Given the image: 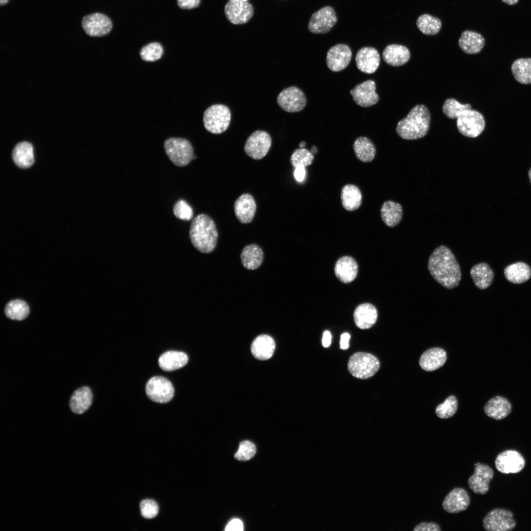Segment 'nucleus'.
I'll list each match as a JSON object with an SVG mask.
<instances>
[{
	"label": "nucleus",
	"mask_w": 531,
	"mask_h": 531,
	"mask_svg": "<svg viewBox=\"0 0 531 531\" xmlns=\"http://www.w3.org/2000/svg\"><path fill=\"white\" fill-rule=\"evenodd\" d=\"M428 269L434 280L446 289L457 287L461 281L459 264L446 246L440 245L432 252L428 259Z\"/></svg>",
	"instance_id": "1"
},
{
	"label": "nucleus",
	"mask_w": 531,
	"mask_h": 531,
	"mask_svg": "<svg viewBox=\"0 0 531 531\" xmlns=\"http://www.w3.org/2000/svg\"><path fill=\"white\" fill-rule=\"evenodd\" d=\"M189 235L192 245L202 253H210L216 246L218 233L215 224L206 214H198L193 219Z\"/></svg>",
	"instance_id": "2"
},
{
	"label": "nucleus",
	"mask_w": 531,
	"mask_h": 531,
	"mask_svg": "<svg viewBox=\"0 0 531 531\" xmlns=\"http://www.w3.org/2000/svg\"><path fill=\"white\" fill-rule=\"evenodd\" d=\"M431 115L423 105L413 107L406 117L400 120L396 128L398 135L405 140H416L424 137L428 133Z\"/></svg>",
	"instance_id": "3"
},
{
	"label": "nucleus",
	"mask_w": 531,
	"mask_h": 531,
	"mask_svg": "<svg viewBox=\"0 0 531 531\" xmlns=\"http://www.w3.org/2000/svg\"><path fill=\"white\" fill-rule=\"evenodd\" d=\"M165 151L170 160L177 167H184L196 158L190 142L182 138L171 137L164 144Z\"/></svg>",
	"instance_id": "4"
},
{
	"label": "nucleus",
	"mask_w": 531,
	"mask_h": 531,
	"mask_svg": "<svg viewBox=\"0 0 531 531\" xmlns=\"http://www.w3.org/2000/svg\"><path fill=\"white\" fill-rule=\"evenodd\" d=\"M380 363L373 354L357 352L353 354L348 362V369L351 375L360 379H367L374 376L379 370Z\"/></svg>",
	"instance_id": "5"
},
{
	"label": "nucleus",
	"mask_w": 531,
	"mask_h": 531,
	"mask_svg": "<svg viewBox=\"0 0 531 531\" xmlns=\"http://www.w3.org/2000/svg\"><path fill=\"white\" fill-rule=\"evenodd\" d=\"M231 118L230 111L226 106L222 104L213 105L204 112V126L210 133L220 134L228 128Z\"/></svg>",
	"instance_id": "6"
},
{
	"label": "nucleus",
	"mask_w": 531,
	"mask_h": 531,
	"mask_svg": "<svg viewBox=\"0 0 531 531\" xmlns=\"http://www.w3.org/2000/svg\"><path fill=\"white\" fill-rule=\"evenodd\" d=\"M457 127L463 135L475 138L481 134L485 128V120L482 115L474 110L463 111L457 118Z\"/></svg>",
	"instance_id": "7"
},
{
	"label": "nucleus",
	"mask_w": 531,
	"mask_h": 531,
	"mask_svg": "<svg viewBox=\"0 0 531 531\" xmlns=\"http://www.w3.org/2000/svg\"><path fill=\"white\" fill-rule=\"evenodd\" d=\"M516 525L512 512L502 508L492 510L483 519V526L488 531H511Z\"/></svg>",
	"instance_id": "8"
},
{
	"label": "nucleus",
	"mask_w": 531,
	"mask_h": 531,
	"mask_svg": "<svg viewBox=\"0 0 531 531\" xmlns=\"http://www.w3.org/2000/svg\"><path fill=\"white\" fill-rule=\"evenodd\" d=\"M146 392L151 400L159 403L170 401L174 395V387L171 382L161 376L150 379L147 383Z\"/></svg>",
	"instance_id": "9"
},
{
	"label": "nucleus",
	"mask_w": 531,
	"mask_h": 531,
	"mask_svg": "<svg viewBox=\"0 0 531 531\" xmlns=\"http://www.w3.org/2000/svg\"><path fill=\"white\" fill-rule=\"evenodd\" d=\"M271 145V139L269 134L265 131L257 130L247 138L244 151L252 159L260 160L266 155Z\"/></svg>",
	"instance_id": "10"
},
{
	"label": "nucleus",
	"mask_w": 531,
	"mask_h": 531,
	"mask_svg": "<svg viewBox=\"0 0 531 531\" xmlns=\"http://www.w3.org/2000/svg\"><path fill=\"white\" fill-rule=\"evenodd\" d=\"M277 101L280 108L290 113L300 112L306 104L304 93L300 88L295 86L282 90L277 96Z\"/></svg>",
	"instance_id": "11"
},
{
	"label": "nucleus",
	"mask_w": 531,
	"mask_h": 531,
	"mask_svg": "<svg viewBox=\"0 0 531 531\" xmlns=\"http://www.w3.org/2000/svg\"><path fill=\"white\" fill-rule=\"evenodd\" d=\"M337 20L336 14L333 8L325 6L312 15L308 28L314 33H325L330 30Z\"/></svg>",
	"instance_id": "12"
},
{
	"label": "nucleus",
	"mask_w": 531,
	"mask_h": 531,
	"mask_svg": "<svg viewBox=\"0 0 531 531\" xmlns=\"http://www.w3.org/2000/svg\"><path fill=\"white\" fill-rule=\"evenodd\" d=\"M82 26L88 35L99 37L108 34L111 31L113 25L108 16L101 13H94L83 17Z\"/></svg>",
	"instance_id": "13"
},
{
	"label": "nucleus",
	"mask_w": 531,
	"mask_h": 531,
	"mask_svg": "<svg viewBox=\"0 0 531 531\" xmlns=\"http://www.w3.org/2000/svg\"><path fill=\"white\" fill-rule=\"evenodd\" d=\"M495 464L497 470L501 473H517L524 468L525 460L519 452L507 450L498 455Z\"/></svg>",
	"instance_id": "14"
},
{
	"label": "nucleus",
	"mask_w": 531,
	"mask_h": 531,
	"mask_svg": "<svg viewBox=\"0 0 531 531\" xmlns=\"http://www.w3.org/2000/svg\"><path fill=\"white\" fill-rule=\"evenodd\" d=\"M474 473L468 479L469 488L475 494L484 495L489 489V484L494 476L492 469L479 462L474 464Z\"/></svg>",
	"instance_id": "15"
},
{
	"label": "nucleus",
	"mask_w": 531,
	"mask_h": 531,
	"mask_svg": "<svg viewBox=\"0 0 531 531\" xmlns=\"http://www.w3.org/2000/svg\"><path fill=\"white\" fill-rule=\"evenodd\" d=\"M227 19L232 24H244L250 20L254 13V9L248 1L229 0L224 7Z\"/></svg>",
	"instance_id": "16"
},
{
	"label": "nucleus",
	"mask_w": 531,
	"mask_h": 531,
	"mask_svg": "<svg viewBox=\"0 0 531 531\" xmlns=\"http://www.w3.org/2000/svg\"><path fill=\"white\" fill-rule=\"evenodd\" d=\"M376 84L368 80L357 85L350 90V94L355 103L362 107H369L377 103L379 100L376 92Z\"/></svg>",
	"instance_id": "17"
},
{
	"label": "nucleus",
	"mask_w": 531,
	"mask_h": 531,
	"mask_svg": "<svg viewBox=\"0 0 531 531\" xmlns=\"http://www.w3.org/2000/svg\"><path fill=\"white\" fill-rule=\"evenodd\" d=\"M352 55L351 50L348 45L337 44L328 50L326 58V65L332 71H340L348 65Z\"/></svg>",
	"instance_id": "18"
},
{
	"label": "nucleus",
	"mask_w": 531,
	"mask_h": 531,
	"mask_svg": "<svg viewBox=\"0 0 531 531\" xmlns=\"http://www.w3.org/2000/svg\"><path fill=\"white\" fill-rule=\"evenodd\" d=\"M470 503V498L467 491L462 488H455L445 497L442 507L446 512L457 513L465 510Z\"/></svg>",
	"instance_id": "19"
},
{
	"label": "nucleus",
	"mask_w": 531,
	"mask_h": 531,
	"mask_svg": "<svg viewBox=\"0 0 531 531\" xmlns=\"http://www.w3.org/2000/svg\"><path fill=\"white\" fill-rule=\"evenodd\" d=\"M357 68L366 74H372L378 69L380 62V56L378 51L371 47L360 49L355 58Z\"/></svg>",
	"instance_id": "20"
},
{
	"label": "nucleus",
	"mask_w": 531,
	"mask_h": 531,
	"mask_svg": "<svg viewBox=\"0 0 531 531\" xmlns=\"http://www.w3.org/2000/svg\"><path fill=\"white\" fill-rule=\"evenodd\" d=\"M512 408L511 403L506 398L497 395L487 401L484 406V412L488 417L500 420L510 414Z\"/></svg>",
	"instance_id": "21"
},
{
	"label": "nucleus",
	"mask_w": 531,
	"mask_h": 531,
	"mask_svg": "<svg viewBox=\"0 0 531 531\" xmlns=\"http://www.w3.org/2000/svg\"><path fill=\"white\" fill-rule=\"evenodd\" d=\"M234 210L240 222L243 224L250 223L256 210V204L253 196L248 193L240 196L235 202Z\"/></svg>",
	"instance_id": "22"
},
{
	"label": "nucleus",
	"mask_w": 531,
	"mask_h": 531,
	"mask_svg": "<svg viewBox=\"0 0 531 531\" xmlns=\"http://www.w3.org/2000/svg\"><path fill=\"white\" fill-rule=\"evenodd\" d=\"M447 359L446 352L439 347L432 348L424 352L420 357V367L425 371L436 370L445 363Z\"/></svg>",
	"instance_id": "23"
},
{
	"label": "nucleus",
	"mask_w": 531,
	"mask_h": 531,
	"mask_svg": "<svg viewBox=\"0 0 531 531\" xmlns=\"http://www.w3.org/2000/svg\"><path fill=\"white\" fill-rule=\"evenodd\" d=\"M410 52L405 46L399 44H390L384 50L383 57L388 65L399 66L406 63L410 58Z\"/></svg>",
	"instance_id": "24"
},
{
	"label": "nucleus",
	"mask_w": 531,
	"mask_h": 531,
	"mask_svg": "<svg viewBox=\"0 0 531 531\" xmlns=\"http://www.w3.org/2000/svg\"><path fill=\"white\" fill-rule=\"evenodd\" d=\"M378 313L375 306L370 303L358 305L354 313L355 325L362 329L371 327L377 321Z\"/></svg>",
	"instance_id": "25"
},
{
	"label": "nucleus",
	"mask_w": 531,
	"mask_h": 531,
	"mask_svg": "<svg viewBox=\"0 0 531 531\" xmlns=\"http://www.w3.org/2000/svg\"><path fill=\"white\" fill-rule=\"evenodd\" d=\"M275 348V344L273 339L269 335L262 334L253 340L251 351L256 358L265 360L272 356Z\"/></svg>",
	"instance_id": "26"
},
{
	"label": "nucleus",
	"mask_w": 531,
	"mask_h": 531,
	"mask_svg": "<svg viewBox=\"0 0 531 531\" xmlns=\"http://www.w3.org/2000/svg\"><path fill=\"white\" fill-rule=\"evenodd\" d=\"M461 49L468 54L479 53L485 45L484 37L478 32L467 30L464 31L458 40Z\"/></svg>",
	"instance_id": "27"
},
{
	"label": "nucleus",
	"mask_w": 531,
	"mask_h": 531,
	"mask_svg": "<svg viewBox=\"0 0 531 531\" xmlns=\"http://www.w3.org/2000/svg\"><path fill=\"white\" fill-rule=\"evenodd\" d=\"M334 270L336 277L341 282L348 283L353 281L356 277L358 266L353 258L344 256L337 261Z\"/></svg>",
	"instance_id": "28"
},
{
	"label": "nucleus",
	"mask_w": 531,
	"mask_h": 531,
	"mask_svg": "<svg viewBox=\"0 0 531 531\" xmlns=\"http://www.w3.org/2000/svg\"><path fill=\"white\" fill-rule=\"evenodd\" d=\"M470 275L475 286L480 290L488 288L494 278L493 271L486 263L474 265L470 270Z\"/></svg>",
	"instance_id": "29"
},
{
	"label": "nucleus",
	"mask_w": 531,
	"mask_h": 531,
	"mask_svg": "<svg viewBox=\"0 0 531 531\" xmlns=\"http://www.w3.org/2000/svg\"><path fill=\"white\" fill-rule=\"evenodd\" d=\"M92 392L88 386H82L76 389L69 400V407L75 413L82 414L85 412L91 404Z\"/></svg>",
	"instance_id": "30"
},
{
	"label": "nucleus",
	"mask_w": 531,
	"mask_h": 531,
	"mask_svg": "<svg viewBox=\"0 0 531 531\" xmlns=\"http://www.w3.org/2000/svg\"><path fill=\"white\" fill-rule=\"evenodd\" d=\"M33 151V146L30 143L24 141L18 143L13 148L12 152L14 162L21 168L30 167L34 161Z\"/></svg>",
	"instance_id": "31"
},
{
	"label": "nucleus",
	"mask_w": 531,
	"mask_h": 531,
	"mask_svg": "<svg viewBox=\"0 0 531 531\" xmlns=\"http://www.w3.org/2000/svg\"><path fill=\"white\" fill-rule=\"evenodd\" d=\"M187 355L182 352L170 351L163 354L159 358L160 367L165 371H172L182 368L187 363Z\"/></svg>",
	"instance_id": "32"
},
{
	"label": "nucleus",
	"mask_w": 531,
	"mask_h": 531,
	"mask_svg": "<svg viewBox=\"0 0 531 531\" xmlns=\"http://www.w3.org/2000/svg\"><path fill=\"white\" fill-rule=\"evenodd\" d=\"M381 216L384 223L389 227H394L401 222L403 216L402 206L392 201L384 202L381 208Z\"/></svg>",
	"instance_id": "33"
},
{
	"label": "nucleus",
	"mask_w": 531,
	"mask_h": 531,
	"mask_svg": "<svg viewBox=\"0 0 531 531\" xmlns=\"http://www.w3.org/2000/svg\"><path fill=\"white\" fill-rule=\"evenodd\" d=\"M341 199L344 208L352 211L360 206L362 196L358 187L354 184H348L345 185L341 190Z\"/></svg>",
	"instance_id": "34"
},
{
	"label": "nucleus",
	"mask_w": 531,
	"mask_h": 531,
	"mask_svg": "<svg viewBox=\"0 0 531 531\" xmlns=\"http://www.w3.org/2000/svg\"><path fill=\"white\" fill-rule=\"evenodd\" d=\"M504 274L509 282L519 284L529 280L531 276V269L525 263L517 262L507 266L504 270Z\"/></svg>",
	"instance_id": "35"
},
{
	"label": "nucleus",
	"mask_w": 531,
	"mask_h": 531,
	"mask_svg": "<svg viewBox=\"0 0 531 531\" xmlns=\"http://www.w3.org/2000/svg\"><path fill=\"white\" fill-rule=\"evenodd\" d=\"M240 258L243 266L250 270L258 268L262 264L264 253L262 249L257 245L251 244L244 247Z\"/></svg>",
	"instance_id": "36"
},
{
	"label": "nucleus",
	"mask_w": 531,
	"mask_h": 531,
	"mask_svg": "<svg viewBox=\"0 0 531 531\" xmlns=\"http://www.w3.org/2000/svg\"><path fill=\"white\" fill-rule=\"evenodd\" d=\"M353 149L356 158L362 162H370L376 156L374 144L366 137L356 138L354 142Z\"/></svg>",
	"instance_id": "37"
},
{
	"label": "nucleus",
	"mask_w": 531,
	"mask_h": 531,
	"mask_svg": "<svg viewBox=\"0 0 531 531\" xmlns=\"http://www.w3.org/2000/svg\"><path fill=\"white\" fill-rule=\"evenodd\" d=\"M514 78L523 84H531V58H521L515 60L511 65Z\"/></svg>",
	"instance_id": "38"
},
{
	"label": "nucleus",
	"mask_w": 531,
	"mask_h": 531,
	"mask_svg": "<svg viewBox=\"0 0 531 531\" xmlns=\"http://www.w3.org/2000/svg\"><path fill=\"white\" fill-rule=\"evenodd\" d=\"M416 26L423 34L427 35H435L440 32L442 27V22L438 17L428 14H424L417 18Z\"/></svg>",
	"instance_id": "39"
},
{
	"label": "nucleus",
	"mask_w": 531,
	"mask_h": 531,
	"mask_svg": "<svg viewBox=\"0 0 531 531\" xmlns=\"http://www.w3.org/2000/svg\"><path fill=\"white\" fill-rule=\"evenodd\" d=\"M29 311L27 303L21 299H14L9 301L4 308V313L7 318L17 321L25 319L29 315Z\"/></svg>",
	"instance_id": "40"
},
{
	"label": "nucleus",
	"mask_w": 531,
	"mask_h": 531,
	"mask_svg": "<svg viewBox=\"0 0 531 531\" xmlns=\"http://www.w3.org/2000/svg\"><path fill=\"white\" fill-rule=\"evenodd\" d=\"M469 109H471L470 104H460L454 98L447 99L442 106L443 113L451 119H457L463 111Z\"/></svg>",
	"instance_id": "41"
},
{
	"label": "nucleus",
	"mask_w": 531,
	"mask_h": 531,
	"mask_svg": "<svg viewBox=\"0 0 531 531\" xmlns=\"http://www.w3.org/2000/svg\"><path fill=\"white\" fill-rule=\"evenodd\" d=\"M458 401L454 395L448 396L442 403L436 408L435 413L438 417L446 419L453 416L457 412Z\"/></svg>",
	"instance_id": "42"
},
{
	"label": "nucleus",
	"mask_w": 531,
	"mask_h": 531,
	"mask_svg": "<svg viewBox=\"0 0 531 531\" xmlns=\"http://www.w3.org/2000/svg\"><path fill=\"white\" fill-rule=\"evenodd\" d=\"M313 159V154L310 151L304 148H300L292 153L290 162L294 168L297 167L306 168L312 163Z\"/></svg>",
	"instance_id": "43"
},
{
	"label": "nucleus",
	"mask_w": 531,
	"mask_h": 531,
	"mask_svg": "<svg viewBox=\"0 0 531 531\" xmlns=\"http://www.w3.org/2000/svg\"><path fill=\"white\" fill-rule=\"evenodd\" d=\"M163 54V48L158 42H152L144 46L140 52L142 59L146 61L159 59Z\"/></svg>",
	"instance_id": "44"
},
{
	"label": "nucleus",
	"mask_w": 531,
	"mask_h": 531,
	"mask_svg": "<svg viewBox=\"0 0 531 531\" xmlns=\"http://www.w3.org/2000/svg\"><path fill=\"white\" fill-rule=\"evenodd\" d=\"M256 448L255 444L249 441L241 442L237 452L234 456L239 461H247L251 459L255 454Z\"/></svg>",
	"instance_id": "45"
},
{
	"label": "nucleus",
	"mask_w": 531,
	"mask_h": 531,
	"mask_svg": "<svg viewBox=\"0 0 531 531\" xmlns=\"http://www.w3.org/2000/svg\"><path fill=\"white\" fill-rule=\"evenodd\" d=\"M173 212L177 218L182 220H190L193 215L192 207L183 200H179L175 203Z\"/></svg>",
	"instance_id": "46"
},
{
	"label": "nucleus",
	"mask_w": 531,
	"mask_h": 531,
	"mask_svg": "<svg viewBox=\"0 0 531 531\" xmlns=\"http://www.w3.org/2000/svg\"><path fill=\"white\" fill-rule=\"evenodd\" d=\"M140 509L141 514L144 518L151 519L157 515L159 507L157 502L154 500L146 499L141 502Z\"/></svg>",
	"instance_id": "47"
},
{
	"label": "nucleus",
	"mask_w": 531,
	"mask_h": 531,
	"mask_svg": "<svg viewBox=\"0 0 531 531\" xmlns=\"http://www.w3.org/2000/svg\"><path fill=\"white\" fill-rule=\"evenodd\" d=\"M414 531H440V526L434 522H421L417 525L413 530Z\"/></svg>",
	"instance_id": "48"
},
{
	"label": "nucleus",
	"mask_w": 531,
	"mask_h": 531,
	"mask_svg": "<svg viewBox=\"0 0 531 531\" xmlns=\"http://www.w3.org/2000/svg\"><path fill=\"white\" fill-rule=\"evenodd\" d=\"M201 0H177L178 6L182 9H190L198 7Z\"/></svg>",
	"instance_id": "49"
},
{
	"label": "nucleus",
	"mask_w": 531,
	"mask_h": 531,
	"mask_svg": "<svg viewBox=\"0 0 531 531\" xmlns=\"http://www.w3.org/2000/svg\"><path fill=\"white\" fill-rule=\"evenodd\" d=\"M227 531H242L243 530L242 522L238 519L231 520L226 526Z\"/></svg>",
	"instance_id": "50"
},
{
	"label": "nucleus",
	"mask_w": 531,
	"mask_h": 531,
	"mask_svg": "<svg viewBox=\"0 0 531 531\" xmlns=\"http://www.w3.org/2000/svg\"><path fill=\"white\" fill-rule=\"evenodd\" d=\"M305 168L303 167H297L295 168L294 177L298 182L302 181L306 176Z\"/></svg>",
	"instance_id": "51"
},
{
	"label": "nucleus",
	"mask_w": 531,
	"mask_h": 531,
	"mask_svg": "<svg viewBox=\"0 0 531 531\" xmlns=\"http://www.w3.org/2000/svg\"><path fill=\"white\" fill-rule=\"evenodd\" d=\"M350 338V335L348 333H344L341 334L340 342L341 349L346 350L349 348Z\"/></svg>",
	"instance_id": "52"
},
{
	"label": "nucleus",
	"mask_w": 531,
	"mask_h": 531,
	"mask_svg": "<svg viewBox=\"0 0 531 531\" xmlns=\"http://www.w3.org/2000/svg\"><path fill=\"white\" fill-rule=\"evenodd\" d=\"M331 341V335L329 331L326 330L323 333V336L322 339L323 346L325 347H328Z\"/></svg>",
	"instance_id": "53"
},
{
	"label": "nucleus",
	"mask_w": 531,
	"mask_h": 531,
	"mask_svg": "<svg viewBox=\"0 0 531 531\" xmlns=\"http://www.w3.org/2000/svg\"><path fill=\"white\" fill-rule=\"evenodd\" d=\"M503 2L509 5L516 4L519 0H502Z\"/></svg>",
	"instance_id": "54"
},
{
	"label": "nucleus",
	"mask_w": 531,
	"mask_h": 531,
	"mask_svg": "<svg viewBox=\"0 0 531 531\" xmlns=\"http://www.w3.org/2000/svg\"><path fill=\"white\" fill-rule=\"evenodd\" d=\"M311 152L312 154H316L317 152V149L315 146H313L312 147Z\"/></svg>",
	"instance_id": "55"
},
{
	"label": "nucleus",
	"mask_w": 531,
	"mask_h": 531,
	"mask_svg": "<svg viewBox=\"0 0 531 531\" xmlns=\"http://www.w3.org/2000/svg\"><path fill=\"white\" fill-rule=\"evenodd\" d=\"M8 1V0H0V5H4L6 4Z\"/></svg>",
	"instance_id": "56"
},
{
	"label": "nucleus",
	"mask_w": 531,
	"mask_h": 531,
	"mask_svg": "<svg viewBox=\"0 0 531 531\" xmlns=\"http://www.w3.org/2000/svg\"><path fill=\"white\" fill-rule=\"evenodd\" d=\"M305 142L304 141H302L301 142H300L299 144L300 148H304V147L305 146Z\"/></svg>",
	"instance_id": "57"
},
{
	"label": "nucleus",
	"mask_w": 531,
	"mask_h": 531,
	"mask_svg": "<svg viewBox=\"0 0 531 531\" xmlns=\"http://www.w3.org/2000/svg\"><path fill=\"white\" fill-rule=\"evenodd\" d=\"M528 176H529V179H530V183L531 184V168L530 169V170H529V171L528 172Z\"/></svg>",
	"instance_id": "58"
},
{
	"label": "nucleus",
	"mask_w": 531,
	"mask_h": 531,
	"mask_svg": "<svg viewBox=\"0 0 531 531\" xmlns=\"http://www.w3.org/2000/svg\"><path fill=\"white\" fill-rule=\"evenodd\" d=\"M231 0V1H247L248 0Z\"/></svg>",
	"instance_id": "59"
}]
</instances>
